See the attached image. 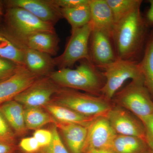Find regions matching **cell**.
Listing matches in <instances>:
<instances>
[{
    "mask_svg": "<svg viewBox=\"0 0 153 153\" xmlns=\"http://www.w3.org/2000/svg\"><path fill=\"white\" fill-rule=\"evenodd\" d=\"M137 7L115 25L112 36L117 59L139 62L149 33V25Z\"/></svg>",
    "mask_w": 153,
    "mask_h": 153,
    "instance_id": "cell-1",
    "label": "cell"
},
{
    "mask_svg": "<svg viewBox=\"0 0 153 153\" xmlns=\"http://www.w3.org/2000/svg\"><path fill=\"white\" fill-rule=\"evenodd\" d=\"M74 69L64 68L52 72L48 76L58 86L81 90L91 95L101 96L105 83L102 72L89 60H84Z\"/></svg>",
    "mask_w": 153,
    "mask_h": 153,
    "instance_id": "cell-2",
    "label": "cell"
},
{
    "mask_svg": "<svg viewBox=\"0 0 153 153\" xmlns=\"http://www.w3.org/2000/svg\"><path fill=\"white\" fill-rule=\"evenodd\" d=\"M52 103L70 108L79 114L91 117H106L112 108L110 102L102 96L82 93L77 90L59 88Z\"/></svg>",
    "mask_w": 153,
    "mask_h": 153,
    "instance_id": "cell-3",
    "label": "cell"
},
{
    "mask_svg": "<svg viewBox=\"0 0 153 153\" xmlns=\"http://www.w3.org/2000/svg\"><path fill=\"white\" fill-rule=\"evenodd\" d=\"M54 26L25 9L10 7L6 12L5 27L0 32L10 40H17L36 33H56Z\"/></svg>",
    "mask_w": 153,
    "mask_h": 153,
    "instance_id": "cell-4",
    "label": "cell"
},
{
    "mask_svg": "<svg viewBox=\"0 0 153 153\" xmlns=\"http://www.w3.org/2000/svg\"><path fill=\"white\" fill-rule=\"evenodd\" d=\"M112 100L138 118L143 123L153 114V100L144 85V79L131 80Z\"/></svg>",
    "mask_w": 153,
    "mask_h": 153,
    "instance_id": "cell-5",
    "label": "cell"
},
{
    "mask_svg": "<svg viewBox=\"0 0 153 153\" xmlns=\"http://www.w3.org/2000/svg\"><path fill=\"white\" fill-rule=\"evenodd\" d=\"M105 83L101 96L111 101L114 96L128 79H143L139 62L117 59L102 69Z\"/></svg>",
    "mask_w": 153,
    "mask_h": 153,
    "instance_id": "cell-6",
    "label": "cell"
},
{
    "mask_svg": "<svg viewBox=\"0 0 153 153\" xmlns=\"http://www.w3.org/2000/svg\"><path fill=\"white\" fill-rule=\"evenodd\" d=\"M93 30L91 22L82 27L71 32L64 52L58 57L54 58L56 66L59 69L71 68L81 60H89V38Z\"/></svg>",
    "mask_w": 153,
    "mask_h": 153,
    "instance_id": "cell-7",
    "label": "cell"
},
{
    "mask_svg": "<svg viewBox=\"0 0 153 153\" xmlns=\"http://www.w3.org/2000/svg\"><path fill=\"white\" fill-rule=\"evenodd\" d=\"M88 51L90 62L102 70L117 59L112 34L106 30L93 27Z\"/></svg>",
    "mask_w": 153,
    "mask_h": 153,
    "instance_id": "cell-8",
    "label": "cell"
},
{
    "mask_svg": "<svg viewBox=\"0 0 153 153\" xmlns=\"http://www.w3.org/2000/svg\"><path fill=\"white\" fill-rule=\"evenodd\" d=\"M106 117L117 134L137 137L149 143L143 123L127 110L118 105L112 106Z\"/></svg>",
    "mask_w": 153,
    "mask_h": 153,
    "instance_id": "cell-9",
    "label": "cell"
},
{
    "mask_svg": "<svg viewBox=\"0 0 153 153\" xmlns=\"http://www.w3.org/2000/svg\"><path fill=\"white\" fill-rule=\"evenodd\" d=\"M57 85L48 76L39 77L14 100L25 108H40L51 102L53 96L59 90Z\"/></svg>",
    "mask_w": 153,
    "mask_h": 153,
    "instance_id": "cell-10",
    "label": "cell"
},
{
    "mask_svg": "<svg viewBox=\"0 0 153 153\" xmlns=\"http://www.w3.org/2000/svg\"><path fill=\"white\" fill-rule=\"evenodd\" d=\"M87 128L83 153L93 149H113L114 141L117 134L106 117H96Z\"/></svg>",
    "mask_w": 153,
    "mask_h": 153,
    "instance_id": "cell-11",
    "label": "cell"
},
{
    "mask_svg": "<svg viewBox=\"0 0 153 153\" xmlns=\"http://www.w3.org/2000/svg\"><path fill=\"white\" fill-rule=\"evenodd\" d=\"M39 77L25 66H21L13 76L0 81V106L14 100Z\"/></svg>",
    "mask_w": 153,
    "mask_h": 153,
    "instance_id": "cell-12",
    "label": "cell"
},
{
    "mask_svg": "<svg viewBox=\"0 0 153 153\" xmlns=\"http://www.w3.org/2000/svg\"><path fill=\"white\" fill-rule=\"evenodd\" d=\"M5 3L9 8L25 9L42 21L54 25L63 18L61 9L51 0H8Z\"/></svg>",
    "mask_w": 153,
    "mask_h": 153,
    "instance_id": "cell-13",
    "label": "cell"
},
{
    "mask_svg": "<svg viewBox=\"0 0 153 153\" xmlns=\"http://www.w3.org/2000/svg\"><path fill=\"white\" fill-rule=\"evenodd\" d=\"M23 51L25 67L33 74L40 77L49 76L56 66L54 58L51 55L33 50L28 47L16 44Z\"/></svg>",
    "mask_w": 153,
    "mask_h": 153,
    "instance_id": "cell-14",
    "label": "cell"
},
{
    "mask_svg": "<svg viewBox=\"0 0 153 153\" xmlns=\"http://www.w3.org/2000/svg\"><path fill=\"white\" fill-rule=\"evenodd\" d=\"M15 44H20L33 50L52 56L57 55L60 40L56 33H36L17 40H10Z\"/></svg>",
    "mask_w": 153,
    "mask_h": 153,
    "instance_id": "cell-15",
    "label": "cell"
},
{
    "mask_svg": "<svg viewBox=\"0 0 153 153\" xmlns=\"http://www.w3.org/2000/svg\"><path fill=\"white\" fill-rule=\"evenodd\" d=\"M55 125L63 134L65 141L71 153H83L87 137L86 127L77 124L57 122Z\"/></svg>",
    "mask_w": 153,
    "mask_h": 153,
    "instance_id": "cell-16",
    "label": "cell"
},
{
    "mask_svg": "<svg viewBox=\"0 0 153 153\" xmlns=\"http://www.w3.org/2000/svg\"><path fill=\"white\" fill-rule=\"evenodd\" d=\"M91 22L93 27L112 34L115 25L112 12L106 0H90Z\"/></svg>",
    "mask_w": 153,
    "mask_h": 153,
    "instance_id": "cell-17",
    "label": "cell"
},
{
    "mask_svg": "<svg viewBox=\"0 0 153 153\" xmlns=\"http://www.w3.org/2000/svg\"><path fill=\"white\" fill-rule=\"evenodd\" d=\"M24 106L14 100L7 102L0 106L2 113L16 134L25 133L27 130Z\"/></svg>",
    "mask_w": 153,
    "mask_h": 153,
    "instance_id": "cell-18",
    "label": "cell"
},
{
    "mask_svg": "<svg viewBox=\"0 0 153 153\" xmlns=\"http://www.w3.org/2000/svg\"><path fill=\"white\" fill-rule=\"evenodd\" d=\"M45 108L59 122L77 124L88 127L96 118L82 115L66 107L52 102H49Z\"/></svg>",
    "mask_w": 153,
    "mask_h": 153,
    "instance_id": "cell-19",
    "label": "cell"
},
{
    "mask_svg": "<svg viewBox=\"0 0 153 153\" xmlns=\"http://www.w3.org/2000/svg\"><path fill=\"white\" fill-rule=\"evenodd\" d=\"M113 149L116 153H150L151 148L146 141L140 138L117 134Z\"/></svg>",
    "mask_w": 153,
    "mask_h": 153,
    "instance_id": "cell-20",
    "label": "cell"
},
{
    "mask_svg": "<svg viewBox=\"0 0 153 153\" xmlns=\"http://www.w3.org/2000/svg\"><path fill=\"white\" fill-rule=\"evenodd\" d=\"M139 63L144 85L153 100V29L149 33L143 54Z\"/></svg>",
    "mask_w": 153,
    "mask_h": 153,
    "instance_id": "cell-21",
    "label": "cell"
},
{
    "mask_svg": "<svg viewBox=\"0 0 153 153\" xmlns=\"http://www.w3.org/2000/svg\"><path fill=\"white\" fill-rule=\"evenodd\" d=\"M61 12L63 18L71 26V32L84 27L91 21L89 4L72 8L61 9Z\"/></svg>",
    "mask_w": 153,
    "mask_h": 153,
    "instance_id": "cell-22",
    "label": "cell"
},
{
    "mask_svg": "<svg viewBox=\"0 0 153 153\" xmlns=\"http://www.w3.org/2000/svg\"><path fill=\"white\" fill-rule=\"evenodd\" d=\"M0 57L25 66L24 55L21 48L0 32Z\"/></svg>",
    "mask_w": 153,
    "mask_h": 153,
    "instance_id": "cell-23",
    "label": "cell"
},
{
    "mask_svg": "<svg viewBox=\"0 0 153 153\" xmlns=\"http://www.w3.org/2000/svg\"><path fill=\"white\" fill-rule=\"evenodd\" d=\"M24 114L27 129L37 130L55 120L47 112L39 108H25Z\"/></svg>",
    "mask_w": 153,
    "mask_h": 153,
    "instance_id": "cell-24",
    "label": "cell"
},
{
    "mask_svg": "<svg viewBox=\"0 0 153 153\" xmlns=\"http://www.w3.org/2000/svg\"><path fill=\"white\" fill-rule=\"evenodd\" d=\"M112 12L115 23L130 13L137 7L141 6V0H106Z\"/></svg>",
    "mask_w": 153,
    "mask_h": 153,
    "instance_id": "cell-25",
    "label": "cell"
},
{
    "mask_svg": "<svg viewBox=\"0 0 153 153\" xmlns=\"http://www.w3.org/2000/svg\"><path fill=\"white\" fill-rule=\"evenodd\" d=\"M51 131L53 136L52 142L49 146L44 148L42 153H68L60 138L55 124L52 127Z\"/></svg>",
    "mask_w": 153,
    "mask_h": 153,
    "instance_id": "cell-26",
    "label": "cell"
},
{
    "mask_svg": "<svg viewBox=\"0 0 153 153\" xmlns=\"http://www.w3.org/2000/svg\"><path fill=\"white\" fill-rule=\"evenodd\" d=\"M15 135L13 129L0 111V143L14 145Z\"/></svg>",
    "mask_w": 153,
    "mask_h": 153,
    "instance_id": "cell-27",
    "label": "cell"
},
{
    "mask_svg": "<svg viewBox=\"0 0 153 153\" xmlns=\"http://www.w3.org/2000/svg\"><path fill=\"white\" fill-rule=\"evenodd\" d=\"M21 66H22L0 57V81L13 76Z\"/></svg>",
    "mask_w": 153,
    "mask_h": 153,
    "instance_id": "cell-28",
    "label": "cell"
},
{
    "mask_svg": "<svg viewBox=\"0 0 153 153\" xmlns=\"http://www.w3.org/2000/svg\"><path fill=\"white\" fill-rule=\"evenodd\" d=\"M33 137L37 140L41 148L46 147L51 143L53 136L51 131L38 129L34 133Z\"/></svg>",
    "mask_w": 153,
    "mask_h": 153,
    "instance_id": "cell-29",
    "label": "cell"
},
{
    "mask_svg": "<svg viewBox=\"0 0 153 153\" xmlns=\"http://www.w3.org/2000/svg\"><path fill=\"white\" fill-rule=\"evenodd\" d=\"M52 4L60 9L72 8L88 4L90 0H51Z\"/></svg>",
    "mask_w": 153,
    "mask_h": 153,
    "instance_id": "cell-30",
    "label": "cell"
},
{
    "mask_svg": "<svg viewBox=\"0 0 153 153\" xmlns=\"http://www.w3.org/2000/svg\"><path fill=\"white\" fill-rule=\"evenodd\" d=\"M19 146L22 150L29 153L35 152L41 148L37 140L33 137L23 139L21 140Z\"/></svg>",
    "mask_w": 153,
    "mask_h": 153,
    "instance_id": "cell-31",
    "label": "cell"
},
{
    "mask_svg": "<svg viewBox=\"0 0 153 153\" xmlns=\"http://www.w3.org/2000/svg\"><path fill=\"white\" fill-rule=\"evenodd\" d=\"M147 133L149 144L150 147L153 146V114L143 122Z\"/></svg>",
    "mask_w": 153,
    "mask_h": 153,
    "instance_id": "cell-32",
    "label": "cell"
},
{
    "mask_svg": "<svg viewBox=\"0 0 153 153\" xmlns=\"http://www.w3.org/2000/svg\"><path fill=\"white\" fill-rule=\"evenodd\" d=\"M148 1L149 3L150 7L145 19L149 26H153V0H149Z\"/></svg>",
    "mask_w": 153,
    "mask_h": 153,
    "instance_id": "cell-33",
    "label": "cell"
},
{
    "mask_svg": "<svg viewBox=\"0 0 153 153\" xmlns=\"http://www.w3.org/2000/svg\"><path fill=\"white\" fill-rule=\"evenodd\" d=\"M15 149L14 145L0 143V153H13Z\"/></svg>",
    "mask_w": 153,
    "mask_h": 153,
    "instance_id": "cell-34",
    "label": "cell"
},
{
    "mask_svg": "<svg viewBox=\"0 0 153 153\" xmlns=\"http://www.w3.org/2000/svg\"><path fill=\"white\" fill-rule=\"evenodd\" d=\"M85 153H116L113 149H93Z\"/></svg>",
    "mask_w": 153,
    "mask_h": 153,
    "instance_id": "cell-35",
    "label": "cell"
},
{
    "mask_svg": "<svg viewBox=\"0 0 153 153\" xmlns=\"http://www.w3.org/2000/svg\"><path fill=\"white\" fill-rule=\"evenodd\" d=\"M2 2L1 1H0V16L1 15L2 12Z\"/></svg>",
    "mask_w": 153,
    "mask_h": 153,
    "instance_id": "cell-36",
    "label": "cell"
},
{
    "mask_svg": "<svg viewBox=\"0 0 153 153\" xmlns=\"http://www.w3.org/2000/svg\"><path fill=\"white\" fill-rule=\"evenodd\" d=\"M151 152L150 153H153V147H151Z\"/></svg>",
    "mask_w": 153,
    "mask_h": 153,
    "instance_id": "cell-37",
    "label": "cell"
}]
</instances>
